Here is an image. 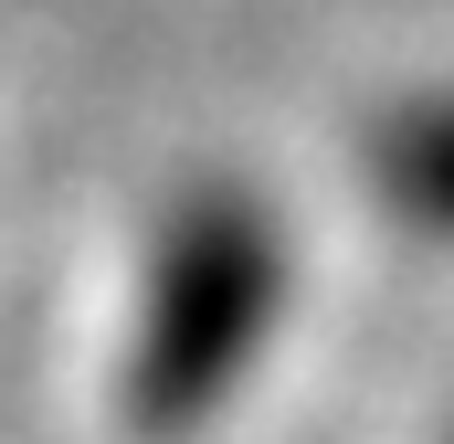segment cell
<instances>
[{"instance_id":"6da1fadb","label":"cell","mask_w":454,"mask_h":444,"mask_svg":"<svg viewBox=\"0 0 454 444\" xmlns=\"http://www.w3.org/2000/svg\"><path fill=\"white\" fill-rule=\"evenodd\" d=\"M286 307V233L254 191L180 202L148 265V307L127 338V424L180 434L254 370V349Z\"/></svg>"},{"instance_id":"7a4b0ae2","label":"cell","mask_w":454,"mask_h":444,"mask_svg":"<svg viewBox=\"0 0 454 444\" xmlns=\"http://www.w3.org/2000/svg\"><path fill=\"white\" fill-rule=\"evenodd\" d=\"M370 191H380V212L423 222V233H454V96L391 107L370 127Z\"/></svg>"}]
</instances>
